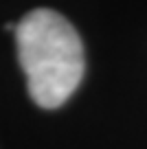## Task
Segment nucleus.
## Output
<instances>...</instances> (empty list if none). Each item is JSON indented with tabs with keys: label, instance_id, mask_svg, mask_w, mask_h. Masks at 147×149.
<instances>
[{
	"label": "nucleus",
	"instance_id": "nucleus-1",
	"mask_svg": "<svg viewBox=\"0 0 147 149\" xmlns=\"http://www.w3.org/2000/svg\"><path fill=\"white\" fill-rule=\"evenodd\" d=\"M13 33L31 99L46 110L60 107L77 90L86 70L75 26L57 11L35 9L15 24Z\"/></svg>",
	"mask_w": 147,
	"mask_h": 149
}]
</instances>
